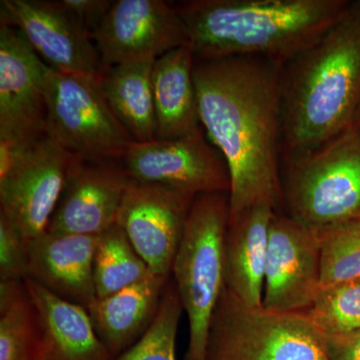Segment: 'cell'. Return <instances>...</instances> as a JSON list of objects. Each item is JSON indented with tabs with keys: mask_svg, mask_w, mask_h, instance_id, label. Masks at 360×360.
<instances>
[{
	"mask_svg": "<svg viewBox=\"0 0 360 360\" xmlns=\"http://www.w3.org/2000/svg\"><path fill=\"white\" fill-rule=\"evenodd\" d=\"M281 63L259 56L196 59L201 127L229 176V219L257 205L281 210Z\"/></svg>",
	"mask_w": 360,
	"mask_h": 360,
	"instance_id": "6da1fadb",
	"label": "cell"
},
{
	"mask_svg": "<svg viewBox=\"0 0 360 360\" xmlns=\"http://www.w3.org/2000/svg\"><path fill=\"white\" fill-rule=\"evenodd\" d=\"M281 160L321 148L352 127L360 97V0L279 68Z\"/></svg>",
	"mask_w": 360,
	"mask_h": 360,
	"instance_id": "7a4b0ae2",
	"label": "cell"
},
{
	"mask_svg": "<svg viewBox=\"0 0 360 360\" xmlns=\"http://www.w3.org/2000/svg\"><path fill=\"white\" fill-rule=\"evenodd\" d=\"M349 0H186L174 4L196 59L259 56L283 65L314 44Z\"/></svg>",
	"mask_w": 360,
	"mask_h": 360,
	"instance_id": "3957f363",
	"label": "cell"
},
{
	"mask_svg": "<svg viewBox=\"0 0 360 360\" xmlns=\"http://www.w3.org/2000/svg\"><path fill=\"white\" fill-rule=\"evenodd\" d=\"M281 212L312 232L360 219V131L281 160Z\"/></svg>",
	"mask_w": 360,
	"mask_h": 360,
	"instance_id": "277c9868",
	"label": "cell"
},
{
	"mask_svg": "<svg viewBox=\"0 0 360 360\" xmlns=\"http://www.w3.org/2000/svg\"><path fill=\"white\" fill-rule=\"evenodd\" d=\"M229 193L195 196L172 274L188 321L186 360H205L213 315L225 288Z\"/></svg>",
	"mask_w": 360,
	"mask_h": 360,
	"instance_id": "5b68a950",
	"label": "cell"
},
{
	"mask_svg": "<svg viewBox=\"0 0 360 360\" xmlns=\"http://www.w3.org/2000/svg\"><path fill=\"white\" fill-rule=\"evenodd\" d=\"M205 360H329L326 340L303 312L251 307L224 288Z\"/></svg>",
	"mask_w": 360,
	"mask_h": 360,
	"instance_id": "8992f818",
	"label": "cell"
},
{
	"mask_svg": "<svg viewBox=\"0 0 360 360\" xmlns=\"http://www.w3.org/2000/svg\"><path fill=\"white\" fill-rule=\"evenodd\" d=\"M44 96V134L80 160L120 161L134 141L96 80L47 65Z\"/></svg>",
	"mask_w": 360,
	"mask_h": 360,
	"instance_id": "52a82bcc",
	"label": "cell"
},
{
	"mask_svg": "<svg viewBox=\"0 0 360 360\" xmlns=\"http://www.w3.org/2000/svg\"><path fill=\"white\" fill-rule=\"evenodd\" d=\"M120 162L129 179L139 184L170 187L193 196L231 191L226 162L202 127L179 139L132 141Z\"/></svg>",
	"mask_w": 360,
	"mask_h": 360,
	"instance_id": "ba28073f",
	"label": "cell"
},
{
	"mask_svg": "<svg viewBox=\"0 0 360 360\" xmlns=\"http://www.w3.org/2000/svg\"><path fill=\"white\" fill-rule=\"evenodd\" d=\"M0 25L18 28L45 65L101 82L105 68L94 37L61 1L1 0Z\"/></svg>",
	"mask_w": 360,
	"mask_h": 360,
	"instance_id": "9c48e42d",
	"label": "cell"
},
{
	"mask_svg": "<svg viewBox=\"0 0 360 360\" xmlns=\"http://www.w3.org/2000/svg\"><path fill=\"white\" fill-rule=\"evenodd\" d=\"M78 158L44 134L0 179V212L15 224L26 241L49 229Z\"/></svg>",
	"mask_w": 360,
	"mask_h": 360,
	"instance_id": "30bf717a",
	"label": "cell"
},
{
	"mask_svg": "<svg viewBox=\"0 0 360 360\" xmlns=\"http://www.w3.org/2000/svg\"><path fill=\"white\" fill-rule=\"evenodd\" d=\"M195 196L158 184L130 180L116 224L151 274L169 277Z\"/></svg>",
	"mask_w": 360,
	"mask_h": 360,
	"instance_id": "8fae6325",
	"label": "cell"
},
{
	"mask_svg": "<svg viewBox=\"0 0 360 360\" xmlns=\"http://www.w3.org/2000/svg\"><path fill=\"white\" fill-rule=\"evenodd\" d=\"M321 288V253L316 236L276 210L270 222L262 309L304 312Z\"/></svg>",
	"mask_w": 360,
	"mask_h": 360,
	"instance_id": "7c38bea8",
	"label": "cell"
},
{
	"mask_svg": "<svg viewBox=\"0 0 360 360\" xmlns=\"http://www.w3.org/2000/svg\"><path fill=\"white\" fill-rule=\"evenodd\" d=\"M104 68L141 58H158L189 42L174 4L163 0H117L94 34Z\"/></svg>",
	"mask_w": 360,
	"mask_h": 360,
	"instance_id": "4fadbf2b",
	"label": "cell"
},
{
	"mask_svg": "<svg viewBox=\"0 0 360 360\" xmlns=\"http://www.w3.org/2000/svg\"><path fill=\"white\" fill-rule=\"evenodd\" d=\"M46 70L18 28L0 25V139L30 143L44 136Z\"/></svg>",
	"mask_w": 360,
	"mask_h": 360,
	"instance_id": "5bb4252c",
	"label": "cell"
},
{
	"mask_svg": "<svg viewBox=\"0 0 360 360\" xmlns=\"http://www.w3.org/2000/svg\"><path fill=\"white\" fill-rule=\"evenodd\" d=\"M129 182L120 161L89 162L78 158L47 231L101 236L116 224Z\"/></svg>",
	"mask_w": 360,
	"mask_h": 360,
	"instance_id": "9a60e30c",
	"label": "cell"
},
{
	"mask_svg": "<svg viewBox=\"0 0 360 360\" xmlns=\"http://www.w3.org/2000/svg\"><path fill=\"white\" fill-rule=\"evenodd\" d=\"M98 236L46 231L30 239L27 277L89 309L97 300L94 264Z\"/></svg>",
	"mask_w": 360,
	"mask_h": 360,
	"instance_id": "2e32d148",
	"label": "cell"
},
{
	"mask_svg": "<svg viewBox=\"0 0 360 360\" xmlns=\"http://www.w3.org/2000/svg\"><path fill=\"white\" fill-rule=\"evenodd\" d=\"M25 285L39 316L44 360H111L89 310L66 300L30 277Z\"/></svg>",
	"mask_w": 360,
	"mask_h": 360,
	"instance_id": "e0dca14e",
	"label": "cell"
},
{
	"mask_svg": "<svg viewBox=\"0 0 360 360\" xmlns=\"http://www.w3.org/2000/svg\"><path fill=\"white\" fill-rule=\"evenodd\" d=\"M276 210L257 205L229 219L224 241L225 288L251 307H262L269 227Z\"/></svg>",
	"mask_w": 360,
	"mask_h": 360,
	"instance_id": "ac0fdd59",
	"label": "cell"
},
{
	"mask_svg": "<svg viewBox=\"0 0 360 360\" xmlns=\"http://www.w3.org/2000/svg\"><path fill=\"white\" fill-rule=\"evenodd\" d=\"M168 276L150 274L139 283L97 298L89 312L96 333L112 356L134 345L153 323Z\"/></svg>",
	"mask_w": 360,
	"mask_h": 360,
	"instance_id": "d6986e66",
	"label": "cell"
},
{
	"mask_svg": "<svg viewBox=\"0 0 360 360\" xmlns=\"http://www.w3.org/2000/svg\"><path fill=\"white\" fill-rule=\"evenodd\" d=\"M194 63L195 54L191 42L156 58L153 72L155 139H179L200 129Z\"/></svg>",
	"mask_w": 360,
	"mask_h": 360,
	"instance_id": "ffe728a7",
	"label": "cell"
},
{
	"mask_svg": "<svg viewBox=\"0 0 360 360\" xmlns=\"http://www.w3.org/2000/svg\"><path fill=\"white\" fill-rule=\"evenodd\" d=\"M156 58L131 59L111 66L99 86L117 120L134 141H155L153 72Z\"/></svg>",
	"mask_w": 360,
	"mask_h": 360,
	"instance_id": "44dd1931",
	"label": "cell"
},
{
	"mask_svg": "<svg viewBox=\"0 0 360 360\" xmlns=\"http://www.w3.org/2000/svg\"><path fill=\"white\" fill-rule=\"evenodd\" d=\"M0 360H44L39 316L23 281H0Z\"/></svg>",
	"mask_w": 360,
	"mask_h": 360,
	"instance_id": "7402d4cb",
	"label": "cell"
},
{
	"mask_svg": "<svg viewBox=\"0 0 360 360\" xmlns=\"http://www.w3.org/2000/svg\"><path fill=\"white\" fill-rule=\"evenodd\" d=\"M150 274L120 225H113L98 236L94 264L97 298L139 283Z\"/></svg>",
	"mask_w": 360,
	"mask_h": 360,
	"instance_id": "603a6c76",
	"label": "cell"
},
{
	"mask_svg": "<svg viewBox=\"0 0 360 360\" xmlns=\"http://www.w3.org/2000/svg\"><path fill=\"white\" fill-rule=\"evenodd\" d=\"M314 233L321 253V286L360 279V219Z\"/></svg>",
	"mask_w": 360,
	"mask_h": 360,
	"instance_id": "cb8c5ba5",
	"label": "cell"
},
{
	"mask_svg": "<svg viewBox=\"0 0 360 360\" xmlns=\"http://www.w3.org/2000/svg\"><path fill=\"white\" fill-rule=\"evenodd\" d=\"M184 311L176 286L168 281L158 314L146 333L111 360H177L176 336Z\"/></svg>",
	"mask_w": 360,
	"mask_h": 360,
	"instance_id": "d4e9b609",
	"label": "cell"
},
{
	"mask_svg": "<svg viewBox=\"0 0 360 360\" xmlns=\"http://www.w3.org/2000/svg\"><path fill=\"white\" fill-rule=\"evenodd\" d=\"M322 335L360 329V279L321 286L309 309L303 312Z\"/></svg>",
	"mask_w": 360,
	"mask_h": 360,
	"instance_id": "484cf974",
	"label": "cell"
},
{
	"mask_svg": "<svg viewBox=\"0 0 360 360\" xmlns=\"http://www.w3.org/2000/svg\"><path fill=\"white\" fill-rule=\"evenodd\" d=\"M27 276V241L15 224L0 212V281H23Z\"/></svg>",
	"mask_w": 360,
	"mask_h": 360,
	"instance_id": "4316f807",
	"label": "cell"
},
{
	"mask_svg": "<svg viewBox=\"0 0 360 360\" xmlns=\"http://www.w3.org/2000/svg\"><path fill=\"white\" fill-rule=\"evenodd\" d=\"M63 4L80 25L94 37L113 2L111 0H63Z\"/></svg>",
	"mask_w": 360,
	"mask_h": 360,
	"instance_id": "83f0119b",
	"label": "cell"
},
{
	"mask_svg": "<svg viewBox=\"0 0 360 360\" xmlns=\"http://www.w3.org/2000/svg\"><path fill=\"white\" fill-rule=\"evenodd\" d=\"M323 336L329 360H360V329Z\"/></svg>",
	"mask_w": 360,
	"mask_h": 360,
	"instance_id": "f1b7e54d",
	"label": "cell"
},
{
	"mask_svg": "<svg viewBox=\"0 0 360 360\" xmlns=\"http://www.w3.org/2000/svg\"><path fill=\"white\" fill-rule=\"evenodd\" d=\"M352 127L360 131V97L355 108L354 118H352Z\"/></svg>",
	"mask_w": 360,
	"mask_h": 360,
	"instance_id": "f546056e",
	"label": "cell"
}]
</instances>
